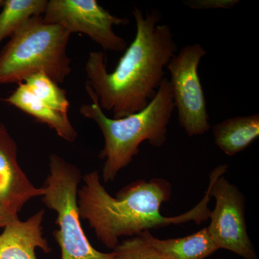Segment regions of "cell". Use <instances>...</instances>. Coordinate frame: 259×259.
<instances>
[{
	"instance_id": "cell-1",
	"label": "cell",
	"mask_w": 259,
	"mask_h": 259,
	"mask_svg": "<svg viewBox=\"0 0 259 259\" xmlns=\"http://www.w3.org/2000/svg\"><path fill=\"white\" fill-rule=\"evenodd\" d=\"M136 33L115 70L109 72L102 51H93L87 61L86 90L95 95L102 110L118 119L142 110L154 98L164 79V68L177 51L171 28L158 24L161 14L134 8Z\"/></svg>"
},
{
	"instance_id": "cell-2",
	"label": "cell",
	"mask_w": 259,
	"mask_h": 259,
	"mask_svg": "<svg viewBox=\"0 0 259 259\" xmlns=\"http://www.w3.org/2000/svg\"><path fill=\"white\" fill-rule=\"evenodd\" d=\"M84 185L78 191L81 219L87 220L97 239L114 250L121 237L139 236L150 229L194 221L200 225L208 220L211 184L203 198L194 208L176 217H164L160 209L169 200L171 185L161 178L140 180L129 184L112 197L100 182L97 171L83 177Z\"/></svg>"
},
{
	"instance_id": "cell-3",
	"label": "cell",
	"mask_w": 259,
	"mask_h": 259,
	"mask_svg": "<svg viewBox=\"0 0 259 259\" xmlns=\"http://www.w3.org/2000/svg\"><path fill=\"white\" fill-rule=\"evenodd\" d=\"M87 92L93 103L81 105L79 112L95 121L103 134L105 146L100 158L105 160L102 168L104 182H113L119 172L128 166L139 153L140 145L144 141L156 148L166 143L167 127L175 109L171 87L166 78L147 106L122 118L107 117L95 95Z\"/></svg>"
},
{
	"instance_id": "cell-4",
	"label": "cell",
	"mask_w": 259,
	"mask_h": 259,
	"mask_svg": "<svg viewBox=\"0 0 259 259\" xmlns=\"http://www.w3.org/2000/svg\"><path fill=\"white\" fill-rule=\"evenodd\" d=\"M71 34L61 25L28 19L0 51V84L23 83L32 75L64 82L71 72L67 47Z\"/></svg>"
},
{
	"instance_id": "cell-5",
	"label": "cell",
	"mask_w": 259,
	"mask_h": 259,
	"mask_svg": "<svg viewBox=\"0 0 259 259\" xmlns=\"http://www.w3.org/2000/svg\"><path fill=\"white\" fill-rule=\"evenodd\" d=\"M49 168L42 201L57 213L59 229L53 235L60 246L61 259H113V251L95 249L83 231L78 204L79 168L55 153L49 157Z\"/></svg>"
},
{
	"instance_id": "cell-6",
	"label": "cell",
	"mask_w": 259,
	"mask_h": 259,
	"mask_svg": "<svg viewBox=\"0 0 259 259\" xmlns=\"http://www.w3.org/2000/svg\"><path fill=\"white\" fill-rule=\"evenodd\" d=\"M228 168L227 164L220 165L209 175L211 196L215 200L207 227L209 236L218 250H230L244 259H258L247 231L244 195L223 176Z\"/></svg>"
},
{
	"instance_id": "cell-7",
	"label": "cell",
	"mask_w": 259,
	"mask_h": 259,
	"mask_svg": "<svg viewBox=\"0 0 259 259\" xmlns=\"http://www.w3.org/2000/svg\"><path fill=\"white\" fill-rule=\"evenodd\" d=\"M207 54L200 44L187 45L175 54L167 69L179 123L190 137L202 136L210 129L205 96L199 78L201 59Z\"/></svg>"
},
{
	"instance_id": "cell-8",
	"label": "cell",
	"mask_w": 259,
	"mask_h": 259,
	"mask_svg": "<svg viewBox=\"0 0 259 259\" xmlns=\"http://www.w3.org/2000/svg\"><path fill=\"white\" fill-rule=\"evenodd\" d=\"M42 20L61 25L71 34H84L105 51L122 52L128 47L113 28L127 25L129 20L110 14L96 0H50Z\"/></svg>"
},
{
	"instance_id": "cell-9",
	"label": "cell",
	"mask_w": 259,
	"mask_h": 259,
	"mask_svg": "<svg viewBox=\"0 0 259 259\" xmlns=\"http://www.w3.org/2000/svg\"><path fill=\"white\" fill-rule=\"evenodd\" d=\"M44 194V188L32 185L22 169L16 143L6 126L0 122V204L18 215L29 200Z\"/></svg>"
},
{
	"instance_id": "cell-10",
	"label": "cell",
	"mask_w": 259,
	"mask_h": 259,
	"mask_svg": "<svg viewBox=\"0 0 259 259\" xmlns=\"http://www.w3.org/2000/svg\"><path fill=\"white\" fill-rule=\"evenodd\" d=\"M44 215L45 210L40 209L25 221L18 219L5 226L0 234V259H37V248L50 253L42 232Z\"/></svg>"
},
{
	"instance_id": "cell-11",
	"label": "cell",
	"mask_w": 259,
	"mask_h": 259,
	"mask_svg": "<svg viewBox=\"0 0 259 259\" xmlns=\"http://www.w3.org/2000/svg\"><path fill=\"white\" fill-rule=\"evenodd\" d=\"M6 102L49 126L67 142L76 141L77 132L70 122L68 114L57 111L39 100L23 82L19 83L18 88L6 99Z\"/></svg>"
},
{
	"instance_id": "cell-12",
	"label": "cell",
	"mask_w": 259,
	"mask_h": 259,
	"mask_svg": "<svg viewBox=\"0 0 259 259\" xmlns=\"http://www.w3.org/2000/svg\"><path fill=\"white\" fill-rule=\"evenodd\" d=\"M141 236L166 259H206L218 250L207 228L184 238L158 239L149 231Z\"/></svg>"
},
{
	"instance_id": "cell-13",
	"label": "cell",
	"mask_w": 259,
	"mask_h": 259,
	"mask_svg": "<svg viewBox=\"0 0 259 259\" xmlns=\"http://www.w3.org/2000/svg\"><path fill=\"white\" fill-rule=\"evenodd\" d=\"M214 144L227 156H233L248 147L259 136V115L231 117L212 128Z\"/></svg>"
},
{
	"instance_id": "cell-14",
	"label": "cell",
	"mask_w": 259,
	"mask_h": 259,
	"mask_svg": "<svg viewBox=\"0 0 259 259\" xmlns=\"http://www.w3.org/2000/svg\"><path fill=\"white\" fill-rule=\"evenodd\" d=\"M47 0H5L0 13V44L11 37L24 23L34 16H42Z\"/></svg>"
},
{
	"instance_id": "cell-15",
	"label": "cell",
	"mask_w": 259,
	"mask_h": 259,
	"mask_svg": "<svg viewBox=\"0 0 259 259\" xmlns=\"http://www.w3.org/2000/svg\"><path fill=\"white\" fill-rule=\"evenodd\" d=\"M23 83L37 98L54 110L68 114L69 102L65 90L54 80L44 74L32 75Z\"/></svg>"
},
{
	"instance_id": "cell-16",
	"label": "cell",
	"mask_w": 259,
	"mask_h": 259,
	"mask_svg": "<svg viewBox=\"0 0 259 259\" xmlns=\"http://www.w3.org/2000/svg\"><path fill=\"white\" fill-rule=\"evenodd\" d=\"M112 251L113 259H166L141 235L120 242Z\"/></svg>"
},
{
	"instance_id": "cell-17",
	"label": "cell",
	"mask_w": 259,
	"mask_h": 259,
	"mask_svg": "<svg viewBox=\"0 0 259 259\" xmlns=\"http://www.w3.org/2000/svg\"><path fill=\"white\" fill-rule=\"evenodd\" d=\"M239 3L238 0H192L184 3L193 9H231Z\"/></svg>"
},
{
	"instance_id": "cell-18",
	"label": "cell",
	"mask_w": 259,
	"mask_h": 259,
	"mask_svg": "<svg viewBox=\"0 0 259 259\" xmlns=\"http://www.w3.org/2000/svg\"><path fill=\"white\" fill-rule=\"evenodd\" d=\"M19 219L18 214L10 212L0 204V228H5L10 223Z\"/></svg>"
},
{
	"instance_id": "cell-19",
	"label": "cell",
	"mask_w": 259,
	"mask_h": 259,
	"mask_svg": "<svg viewBox=\"0 0 259 259\" xmlns=\"http://www.w3.org/2000/svg\"><path fill=\"white\" fill-rule=\"evenodd\" d=\"M3 3H4V1H3V0H0V5H3Z\"/></svg>"
}]
</instances>
